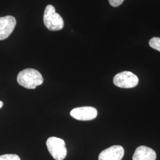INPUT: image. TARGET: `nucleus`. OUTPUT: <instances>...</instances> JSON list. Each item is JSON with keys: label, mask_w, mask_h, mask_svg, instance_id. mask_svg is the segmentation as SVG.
Masks as SVG:
<instances>
[{"label": "nucleus", "mask_w": 160, "mask_h": 160, "mask_svg": "<svg viewBox=\"0 0 160 160\" xmlns=\"http://www.w3.org/2000/svg\"><path fill=\"white\" fill-rule=\"evenodd\" d=\"M17 82L21 86L28 89H34L41 85L43 78L40 72L33 68H27L20 71L17 75Z\"/></svg>", "instance_id": "1"}, {"label": "nucleus", "mask_w": 160, "mask_h": 160, "mask_svg": "<svg viewBox=\"0 0 160 160\" xmlns=\"http://www.w3.org/2000/svg\"><path fill=\"white\" fill-rule=\"evenodd\" d=\"M43 22L46 28L51 31H58L64 26L63 18L55 11L52 5L46 6L43 15Z\"/></svg>", "instance_id": "2"}, {"label": "nucleus", "mask_w": 160, "mask_h": 160, "mask_svg": "<svg viewBox=\"0 0 160 160\" xmlns=\"http://www.w3.org/2000/svg\"><path fill=\"white\" fill-rule=\"evenodd\" d=\"M46 146L52 157L55 160H63L67 154V149L63 139L57 137L49 138Z\"/></svg>", "instance_id": "3"}, {"label": "nucleus", "mask_w": 160, "mask_h": 160, "mask_svg": "<svg viewBox=\"0 0 160 160\" xmlns=\"http://www.w3.org/2000/svg\"><path fill=\"white\" fill-rule=\"evenodd\" d=\"M139 79L137 76L130 71H123L113 78L114 85L123 88H131L137 86Z\"/></svg>", "instance_id": "4"}, {"label": "nucleus", "mask_w": 160, "mask_h": 160, "mask_svg": "<svg viewBox=\"0 0 160 160\" xmlns=\"http://www.w3.org/2000/svg\"><path fill=\"white\" fill-rule=\"evenodd\" d=\"M70 115L75 119L78 120H92L97 116V109L91 106L80 107L72 109Z\"/></svg>", "instance_id": "5"}, {"label": "nucleus", "mask_w": 160, "mask_h": 160, "mask_svg": "<svg viewBox=\"0 0 160 160\" xmlns=\"http://www.w3.org/2000/svg\"><path fill=\"white\" fill-rule=\"evenodd\" d=\"M16 20L12 16L0 17V40H4L12 34L16 27Z\"/></svg>", "instance_id": "6"}, {"label": "nucleus", "mask_w": 160, "mask_h": 160, "mask_svg": "<svg viewBox=\"0 0 160 160\" xmlns=\"http://www.w3.org/2000/svg\"><path fill=\"white\" fill-rule=\"evenodd\" d=\"M125 150L120 145H113L103 150L98 156V160H122Z\"/></svg>", "instance_id": "7"}, {"label": "nucleus", "mask_w": 160, "mask_h": 160, "mask_svg": "<svg viewBox=\"0 0 160 160\" xmlns=\"http://www.w3.org/2000/svg\"><path fill=\"white\" fill-rule=\"evenodd\" d=\"M157 154L154 150L146 146H140L136 149L133 160H156Z\"/></svg>", "instance_id": "8"}, {"label": "nucleus", "mask_w": 160, "mask_h": 160, "mask_svg": "<svg viewBox=\"0 0 160 160\" xmlns=\"http://www.w3.org/2000/svg\"><path fill=\"white\" fill-rule=\"evenodd\" d=\"M149 45L152 48L160 52V38H152L149 40Z\"/></svg>", "instance_id": "9"}, {"label": "nucleus", "mask_w": 160, "mask_h": 160, "mask_svg": "<svg viewBox=\"0 0 160 160\" xmlns=\"http://www.w3.org/2000/svg\"><path fill=\"white\" fill-rule=\"evenodd\" d=\"M0 160H21L18 155L16 154H4L0 155Z\"/></svg>", "instance_id": "10"}, {"label": "nucleus", "mask_w": 160, "mask_h": 160, "mask_svg": "<svg viewBox=\"0 0 160 160\" xmlns=\"http://www.w3.org/2000/svg\"><path fill=\"white\" fill-rule=\"evenodd\" d=\"M123 1L124 0H109L110 4L114 7H117L120 6Z\"/></svg>", "instance_id": "11"}, {"label": "nucleus", "mask_w": 160, "mask_h": 160, "mask_svg": "<svg viewBox=\"0 0 160 160\" xmlns=\"http://www.w3.org/2000/svg\"><path fill=\"white\" fill-rule=\"evenodd\" d=\"M3 106V102L2 101H0V109L2 108Z\"/></svg>", "instance_id": "12"}]
</instances>
